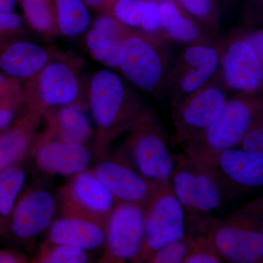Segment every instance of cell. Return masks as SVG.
Wrapping results in <instances>:
<instances>
[{
    "instance_id": "f35d334b",
    "label": "cell",
    "mask_w": 263,
    "mask_h": 263,
    "mask_svg": "<svg viewBox=\"0 0 263 263\" xmlns=\"http://www.w3.org/2000/svg\"><path fill=\"white\" fill-rule=\"evenodd\" d=\"M87 7L91 8H103L105 5L108 4L109 2L111 0H83Z\"/></svg>"
},
{
    "instance_id": "5b68a950",
    "label": "cell",
    "mask_w": 263,
    "mask_h": 263,
    "mask_svg": "<svg viewBox=\"0 0 263 263\" xmlns=\"http://www.w3.org/2000/svg\"><path fill=\"white\" fill-rule=\"evenodd\" d=\"M128 148L132 162L143 176L158 186L171 183L174 156L155 112L145 105L130 129Z\"/></svg>"
},
{
    "instance_id": "d590c367",
    "label": "cell",
    "mask_w": 263,
    "mask_h": 263,
    "mask_svg": "<svg viewBox=\"0 0 263 263\" xmlns=\"http://www.w3.org/2000/svg\"><path fill=\"white\" fill-rule=\"evenodd\" d=\"M242 34L263 60V31L262 29H242Z\"/></svg>"
},
{
    "instance_id": "d6986e66",
    "label": "cell",
    "mask_w": 263,
    "mask_h": 263,
    "mask_svg": "<svg viewBox=\"0 0 263 263\" xmlns=\"http://www.w3.org/2000/svg\"><path fill=\"white\" fill-rule=\"evenodd\" d=\"M106 226L97 221L64 216L53 221L48 232L49 242L93 250L105 245Z\"/></svg>"
},
{
    "instance_id": "277c9868",
    "label": "cell",
    "mask_w": 263,
    "mask_h": 263,
    "mask_svg": "<svg viewBox=\"0 0 263 263\" xmlns=\"http://www.w3.org/2000/svg\"><path fill=\"white\" fill-rule=\"evenodd\" d=\"M261 115L262 95L236 93L228 98L220 114L209 127L181 146L185 154L193 158L235 148Z\"/></svg>"
},
{
    "instance_id": "484cf974",
    "label": "cell",
    "mask_w": 263,
    "mask_h": 263,
    "mask_svg": "<svg viewBox=\"0 0 263 263\" xmlns=\"http://www.w3.org/2000/svg\"><path fill=\"white\" fill-rule=\"evenodd\" d=\"M25 174L19 167L11 166L0 173V214L10 215L19 193L23 188Z\"/></svg>"
},
{
    "instance_id": "4316f807",
    "label": "cell",
    "mask_w": 263,
    "mask_h": 263,
    "mask_svg": "<svg viewBox=\"0 0 263 263\" xmlns=\"http://www.w3.org/2000/svg\"><path fill=\"white\" fill-rule=\"evenodd\" d=\"M189 15L213 34L218 35L220 23L217 10L212 0H177ZM219 36V35H218Z\"/></svg>"
},
{
    "instance_id": "8992f818",
    "label": "cell",
    "mask_w": 263,
    "mask_h": 263,
    "mask_svg": "<svg viewBox=\"0 0 263 263\" xmlns=\"http://www.w3.org/2000/svg\"><path fill=\"white\" fill-rule=\"evenodd\" d=\"M174 160L171 187L184 211L207 214L219 209L229 194L215 175L186 154Z\"/></svg>"
},
{
    "instance_id": "d6a6232c",
    "label": "cell",
    "mask_w": 263,
    "mask_h": 263,
    "mask_svg": "<svg viewBox=\"0 0 263 263\" xmlns=\"http://www.w3.org/2000/svg\"><path fill=\"white\" fill-rule=\"evenodd\" d=\"M139 28L148 34L161 36L160 10L158 3L155 0L145 1Z\"/></svg>"
},
{
    "instance_id": "7c38bea8",
    "label": "cell",
    "mask_w": 263,
    "mask_h": 263,
    "mask_svg": "<svg viewBox=\"0 0 263 263\" xmlns=\"http://www.w3.org/2000/svg\"><path fill=\"white\" fill-rule=\"evenodd\" d=\"M144 217L140 205L117 202L107 221L103 262H133L143 243Z\"/></svg>"
},
{
    "instance_id": "ab89813d",
    "label": "cell",
    "mask_w": 263,
    "mask_h": 263,
    "mask_svg": "<svg viewBox=\"0 0 263 263\" xmlns=\"http://www.w3.org/2000/svg\"><path fill=\"white\" fill-rule=\"evenodd\" d=\"M16 261L15 254L0 251V263H14Z\"/></svg>"
},
{
    "instance_id": "7402d4cb",
    "label": "cell",
    "mask_w": 263,
    "mask_h": 263,
    "mask_svg": "<svg viewBox=\"0 0 263 263\" xmlns=\"http://www.w3.org/2000/svg\"><path fill=\"white\" fill-rule=\"evenodd\" d=\"M34 129L31 118L0 136V173L22 160L31 146Z\"/></svg>"
},
{
    "instance_id": "ac0fdd59",
    "label": "cell",
    "mask_w": 263,
    "mask_h": 263,
    "mask_svg": "<svg viewBox=\"0 0 263 263\" xmlns=\"http://www.w3.org/2000/svg\"><path fill=\"white\" fill-rule=\"evenodd\" d=\"M50 62L42 46L27 41H0V72L18 79H32Z\"/></svg>"
},
{
    "instance_id": "52a82bcc",
    "label": "cell",
    "mask_w": 263,
    "mask_h": 263,
    "mask_svg": "<svg viewBox=\"0 0 263 263\" xmlns=\"http://www.w3.org/2000/svg\"><path fill=\"white\" fill-rule=\"evenodd\" d=\"M230 91L219 70L209 83L172 106L175 144L181 145L209 127L224 108Z\"/></svg>"
},
{
    "instance_id": "60d3db41",
    "label": "cell",
    "mask_w": 263,
    "mask_h": 263,
    "mask_svg": "<svg viewBox=\"0 0 263 263\" xmlns=\"http://www.w3.org/2000/svg\"><path fill=\"white\" fill-rule=\"evenodd\" d=\"M261 1H262V0H261Z\"/></svg>"
},
{
    "instance_id": "1f68e13d",
    "label": "cell",
    "mask_w": 263,
    "mask_h": 263,
    "mask_svg": "<svg viewBox=\"0 0 263 263\" xmlns=\"http://www.w3.org/2000/svg\"><path fill=\"white\" fill-rule=\"evenodd\" d=\"M238 148L248 153L263 156V115L259 116L245 133Z\"/></svg>"
},
{
    "instance_id": "836d02e7",
    "label": "cell",
    "mask_w": 263,
    "mask_h": 263,
    "mask_svg": "<svg viewBox=\"0 0 263 263\" xmlns=\"http://www.w3.org/2000/svg\"><path fill=\"white\" fill-rule=\"evenodd\" d=\"M19 98L20 91L16 80L0 72V107L11 108Z\"/></svg>"
},
{
    "instance_id": "7a4b0ae2",
    "label": "cell",
    "mask_w": 263,
    "mask_h": 263,
    "mask_svg": "<svg viewBox=\"0 0 263 263\" xmlns=\"http://www.w3.org/2000/svg\"><path fill=\"white\" fill-rule=\"evenodd\" d=\"M171 63L163 37L124 26L119 40L118 65L133 86L148 94L160 95Z\"/></svg>"
},
{
    "instance_id": "f1b7e54d",
    "label": "cell",
    "mask_w": 263,
    "mask_h": 263,
    "mask_svg": "<svg viewBox=\"0 0 263 263\" xmlns=\"http://www.w3.org/2000/svg\"><path fill=\"white\" fill-rule=\"evenodd\" d=\"M220 254L218 252L212 236L207 234L195 238L188 254L183 263H219L222 262Z\"/></svg>"
},
{
    "instance_id": "603a6c76",
    "label": "cell",
    "mask_w": 263,
    "mask_h": 263,
    "mask_svg": "<svg viewBox=\"0 0 263 263\" xmlns=\"http://www.w3.org/2000/svg\"><path fill=\"white\" fill-rule=\"evenodd\" d=\"M57 30L66 37H76L89 27L91 17L83 0H53Z\"/></svg>"
},
{
    "instance_id": "8d00e7d4",
    "label": "cell",
    "mask_w": 263,
    "mask_h": 263,
    "mask_svg": "<svg viewBox=\"0 0 263 263\" xmlns=\"http://www.w3.org/2000/svg\"><path fill=\"white\" fill-rule=\"evenodd\" d=\"M14 119V113L11 108L0 107V130L10 125Z\"/></svg>"
},
{
    "instance_id": "44dd1931",
    "label": "cell",
    "mask_w": 263,
    "mask_h": 263,
    "mask_svg": "<svg viewBox=\"0 0 263 263\" xmlns=\"http://www.w3.org/2000/svg\"><path fill=\"white\" fill-rule=\"evenodd\" d=\"M51 133L53 139L65 143L84 144L92 135L89 119L76 105L62 106L52 117Z\"/></svg>"
},
{
    "instance_id": "8fae6325",
    "label": "cell",
    "mask_w": 263,
    "mask_h": 263,
    "mask_svg": "<svg viewBox=\"0 0 263 263\" xmlns=\"http://www.w3.org/2000/svg\"><path fill=\"white\" fill-rule=\"evenodd\" d=\"M65 216H76L106 226L117 201L93 171L73 176L61 191Z\"/></svg>"
},
{
    "instance_id": "4dcf8cb0",
    "label": "cell",
    "mask_w": 263,
    "mask_h": 263,
    "mask_svg": "<svg viewBox=\"0 0 263 263\" xmlns=\"http://www.w3.org/2000/svg\"><path fill=\"white\" fill-rule=\"evenodd\" d=\"M144 3V0H117L113 6V16L129 28L139 27Z\"/></svg>"
},
{
    "instance_id": "d4e9b609",
    "label": "cell",
    "mask_w": 263,
    "mask_h": 263,
    "mask_svg": "<svg viewBox=\"0 0 263 263\" xmlns=\"http://www.w3.org/2000/svg\"><path fill=\"white\" fill-rule=\"evenodd\" d=\"M24 16L33 29L42 34L57 30L53 0H18Z\"/></svg>"
},
{
    "instance_id": "9c48e42d",
    "label": "cell",
    "mask_w": 263,
    "mask_h": 263,
    "mask_svg": "<svg viewBox=\"0 0 263 263\" xmlns=\"http://www.w3.org/2000/svg\"><path fill=\"white\" fill-rule=\"evenodd\" d=\"M219 42L188 45L172 62L164 89L168 92L171 106L200 89L218 73L221 64Z\"/></svg>"
},
{
    "instance_id": "6da1fadb",
    "label": "cell",
    "mask_w": 263,
    "mask_h": 263,
    "mask_svg": "<svg viewBox=\"0 0 263 263\" xmlns=\"http://www.w3.org/2000/svg\"><path fill=\"white\" fill-rule=\"evenodd\" d=\"M89 105L98 129L97 151L103 159L110 142L130 129L145 104L117 72L103 69L90 82Z\"/></svg>"
},
{
    "instance_id": "83f0119b",
    "label": "cell",
    "mask_w": 263,
    "mask_h": 263,
    "mask_svg": "<svg viewBox=\"0 0 263 263\" xmlns=\"http://www.w3.org/2000/svg\"><path fill=\"white\" fill-rule=\"evenodd\" d=\"M51 247L43 249L37 262L43 263H84L89 257L86 250L65 245L51 243Z\"/></svg>"
},
{
    "instance_id": "9a60e30c",
    "label": "cell",
    "mask_w": 263,
    "mask_h": 263,
    "mask_svg": "<svg viewBox=\"0 0 263 263\" xmlns=\"http://www.w3.org/2000/svg\"><path fill=\"white\" fill-rule=\"evenodd\" d=\"M34 98L41 109L73 105L79 95L77 76L63 62H49L34 76Z\"/></svg>"
},
{
    "instance_id": "3957f363",
    "label": "cell",
    "mask_w": 263,
    "mask_h": 263,
    "mask_svg": "<svg viewBox=\"0 0 263 263\" xmlns=\"http://www.w3.org/2000/svg\"><path fill=\"white\" fill-rule=\"evenodd\" d=\"M208 231L223 261L262 262V197L236 209L224 219L213 221Z\"/></svg>"
},
{
    "instance_id": "4fadbf2b",
    "label": "cell",
    "mask_w": 263,
    "mask_h": 263,
    "mask_svg": "<svg viewBox=\"0 0 263 263\" xmlns=\"http://www.w3.org/2000/svg\"><path fill=\"white\" fill-rule=\"evenodd\" d=\"M194 159L215 175L229 195L236 191H249L262 186L263 156L235 147Z\"/></svg>"
},
{
    "instance_id": "f546056e",
    "label": "cell",
    "mask_w": 263,
    "mask_h": 263,
    "mask_svg": "<svg viewBox=\"0 0 263 263\" xmlns=\"http://www.w3.org/2000/svg\"><path fill=\"white\" fill-rule=\"evenodd\" d=\"M193 241V237L186 234L151 254L146 263H183Z\"/></svg>"
},
{
    "instance_id": "30bf717a",
    "label": "cell",
    "mask_w": 263,
    "mask_h": 263,
    "mask_svg": "<svg viewBox=\"0 0 263 263\" xmlns=\"http://www.w3.org/2000/svg\"><path fill=\"white\" fill-rule=\"evenodd\" d=\"M220 72L224 82L236 93L260 94L263 86V60L259 58L241 30L219 38Z\"/></svg>"
},
{
    "instance_id": "5bb4252c",
    "label": "cell",
    "mask_w": 263,
    "mask_h": 263,
    "mask_svg": "<svg viewBox=\"0 0 263 263\" xmlns=\"http://www.w3.org/2000/svg\"><path fill=\"white\" fill-rule=\"evenodd\" d=\"M93 171L117 202L136 204L145 209L159 187L143 176L125 156L105 157Z\"/></svg>"
},
{
    "instance_id": "ba28073f",
    "label": "cell",
    "mask_w": 263,
    "mask_h": 263,
    "mask_svg": "<svg viewBox=\"0 0 263 263\" xmlns=\"http://www.w3.org/2000/svg\"><path fill=\"white\" fill-rule=\"evenodd\" d=\"M184 221V209L171 183L159 186L145 208L143 243L133 262H146L156 251L182 238L186 235Z\"/></svg>"
},
{
    "instance_id": "ffe728a7",
    "label": "cell",
    "mask_w": 263,
    "mask_h": 263,
    "mask_svg": "<svg viewBox=\"0 0 263 263\" xmlns=\"http://www.w3.org/2000/svg\"><path fill=\"white\" fill-rule=\"evenodd\" d=\"M158 5L161 30L164 38L187 45L219 42V36L183 13L171 0H162Z\"/></svg>"
},
{
    "instance_id": "e575fe53",
    "label": "cell",
    "mask_w": 263,
    "mask_h": 263,
    "mask_svg": "<svg viewBox=\"0 0 263 263\" xmlns=\"http://www.w3.org/2000/svg\"><path fill=\"white\" fill-rule=\"evenodd\" d=\"M22 25V17L15 12L0 11V41L13 40Z\"/></svg>"
},
{
    "instance_id": "2e32d148",
    "label": "cell",
    "mask_w": 263,
    "mask_h": 263,
    "mask_svg": "<svg viewBox=\"0 0 263 263\" xmlns=\"http://www.w3.org/2000/svg\"><path fill=\"white\" fill-rule=\"evenodd\" d=\"M54 211V200L48 192H29L12 211V231L18 238H32L51 226Z\"/></svg>"
},
{
    "instance_id": "e0dca14e",
    "label": "cell",
    "mask_w": 263,
    "mask_h": 263,
    "mask_svg": "<svg viewBox=\"0 0 263 263\" xmlns=\"http://www.w3.org/2000/svg\"><path fill=\"white\" fill-rule=\"evenodd\" d=\"M36 162L46 174L75 176L87 169L90 154L84 144L65 143L47 138L37 148Z\"/></svg>"
},
{
    "instance_id": "cb8c5ba5",
    "label": "cell",
    "mask_w": 263,
    "mask_h": 263,
    "mask_svg": "<svg viewBox=\"0 0 263 263\" xmlns=\"http://www.w3.org/2000/svg\"><path fill=\"white\" fill-rule=\"evenodd\" d=\"M120 38L91 28L86 34V43L90 54L109 68L119 70L118 51Z\"/></svg>"
},
{
    "instance_id": "74e56055",
    "label": "cell",
    "mask_w": 263,
    "mask_h": 263,
    "mask_svg": "<svg viewBox=\"0 0 263 263\" xmlns=\"http://www.w3.org/2000/svg\"><path fill=\"white\" fill-rule=\"evenodd\" d=\"M18 1V0H0V11H13Z\"/></svg>"
}]
</instances>
